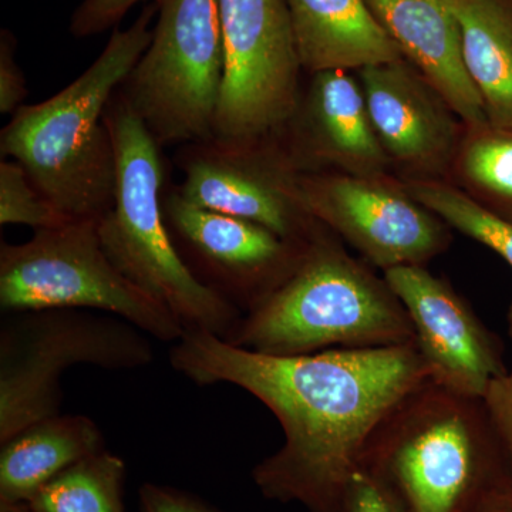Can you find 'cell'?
<instances>
[{
  "label": "cell",
  "mask_w": 512,
  "mask_h": 512,
  "mask_svg": "<svg viewBox=\"0 0 512 512\" xmlns=\"http://www.w3.org/2000/svg\"><path fill=\"white\" fill-rule=\"evenodd\" d=\"M383 276L409 313L431 380L451 392L483 399L488 384L507 373L498 336L453 286L426 266H397Z\"/></svg>",
  "instance_id": "5bb4252c"
},
{
  "label": "cell",
  "mask_w": 512,
  "mask_h": 512,
  "mask_svg": "<svg viewBox=\"0 0 512 512\" xmlns=\"http://www.w3.org/2000/svg\"><path fill=\"white\" fill-rule=\"evenodd\" d=\"M367 111L392 168L403 180L447 181L466 123L409 60L357 70Z\"/></svg>",
  "instance_id": "4fadbf2b"
},
{
  "label": "cell",
  "mask_w": 512,
  "mask_h": 512,
  "mask_svg": "<svg viewBox=\"0 0 512 512\" xmlns=\"http://www.w3.org/2000/svg\"><path fill=\"white\" fill-rule=\"evenodd\" d=\"M447 181L512 221V128L490 121L466 124Z\"/></svg>",
  "instance_id": "ffe728a7"
},
{
  "label": "cell",
  "mask_w": 512,
  "mask_h": 512,
  "mask_svg": "<svg viewBox=\"0 0 512 512\" xmlns=\"http://www.w3.org/2000/svg\"><path fill=\"white\" fill-rule=\"evenodd\" d=\"M302 69L360 70L402 59L366 0H285Z\"/></svg>",
  "instance_id": "e0dca14e"
},
{
  "label": "cell",
  "mask_w": 512,
  "mask_h": 512,
  "mask_svg": "<svg viewBox=\"0 0 512 512\" xmlns=\"http://www.w3.org/2000/svg\"><path fill=\"white\" fill-rule=\"evenodd\" d=\"M177 192L197 207L264 225L286 239L311 242L325 225L298 198V175L278 136L229 144L211 138L178 153Z\"/></svg>",
  "instance_id": "8fae6325"
},
{
  "label": "cell",
  "mask_w": 512,
  "mask_h": 512,
  "mask_svg": "<svg viewBox=\"0 0 512 512\" xmlns=\"http://www.w3.org/2000/svg\"><path fill=\"white\" fill-rule=\"evenodd\" d=\"M328 512H404L376 478L362 467L350 474Z\"/></svg>",
  "instance_id": "cb8c5ba5"
},
{
  "label": "cell",
  "mask_w": 512,
  "mask_h": 512,
  "mask_svg": "<svg viewBox=\"0 0 512 512\" xmlns=\"http://www.w3.org/2000/svg\"><path fill=\"white\" fill-rule=\"evenodd\" d=\"M28 96L25 74L15 59V40L2 32L0 40V113L15 114Z\"/></svg>",
  "instance_id": "4316f807"
},
{
  "label": "cell",
  "mask_w": 512,
  "mask_h": 512,
  "mask_svg": "<svg viewBox=\"0 0 512 512\" xmlns=\"http://www.w3.org/2000/svg\"><path fill=\"white\" fill-rule=\"evenodd\" d=\"M104 121L117 163L116 200L97 224L104 252L131 284L173 313L184 330H207L227 340L244 313L202 284L175 247L163 211L161 147L119 92Z\"/></svg>",
  "instance_id": "5b68a950"
},
{
  "label": "cell",
  "mask_w": 512,
  "mask_h": 512,
  "mask_svg": "<svg viewBox=\"0 0 512 512\" xmlns=\"http://www.w3.org/2000/svg\"><path fill=\"white\" fill-rule=\"evenodd\" d=\"M508 333L512 340V302L507 313ZM485 410L495 433L503 444L512 476V367L510 372L495 377L483 396Z\"/></svg>",
  "instance_id": "d4e9b609"
},
{
  "label": "cell",
  "mask_w": 512,
  "mask_h": 512,
  "mask_svg": "<svg viewBox=\"0 0 512 512\" xmlns=\"http://www.w3.org/2000/svg\"><path fill=\"white\" fill-rule=\"evenodd\" d=\"M140 512H220L178 488L147 483L140 488Z\"/></svg>",
  "instance_id": "83f0119b"
},
{
  "label": "cell",
  "mask_w": 512,
  "mask_h": 512,
  "mask_svg": "<svg viewBox=\"0 0 512 512\" xmlns=\"http://www.w3.org/2000/svg\"><path fill=\"white\" fill-rule=\"evenodd\" d=\"M404 188L424 207L456 229L501 256L512 268V221L494 214L444 180H402Z\"/></svg>",
  "instance_id": "7402d4cb"
},
{
  "label": "cell",
  "mask_w": 512,
  "mask_h": 512,
  "mask_svg": "<svg viewBox=\"0 0 512 512\" xmlns=\"http://www.w3.org/2000/svg\"><path fill=\"white\" fill-rule=\"evenodd\" d=\"M163 211L175 247L192 274L242 313L284 284L311 244L291 241L244 218L197 207L177 190L163 197Z\"/></svg>",
  "instance_id": "7c38bea8"
},
{
  "label": "cell",
  "mask_w": 512,
  "mask_h": 512,
  "mask_svg": "<svg viewBox=\"0 0 512 512\" xmlns=\"http://www.w3.org/2000/svg\"><path fill=\"white\" fill-rule=\"evenodd\" d=\"M473 512H512V481L488 495Z\"/></svg>",
  "instance_id": "f1b7e54d"
},
{
  "label": "cell",
  "mask_w": 512,
  "mask_h": 512,
  "mask_svg": "<svg viewBox=\"0 0 512 512\" xmlns=\"http://www.w3.org/2000/svg\"><path fill=\"white\" fill-rule=\"evenodd\" d=\"M150 336L127 320L84 309L6 313L0 326V444L57 416L74 366L133 370L153 362Z\"/></svg>",
  "instance_id": "8992f818"
},
{
  "label": "cell",
  "mask_w": 512,
  "mask_h": 512,
  "mask_svg": "<svg viewBox=\"0 0 512 512\" xmlns=\"http://www.w3.org/2000/svg\"><path fill=\"white\" fill-rule=\"evenodd\" d=\"M298 198L315 220L383 272L426 266L451 244L446 222L414 200L392 175L301 173Z\"/></svg>",
  "instance_id": "30bf717a"
},
{
  "label": "cell",
  "mask_w": 512,
  "mask_h": 512,
  "mask_svg": "<svg viewBox=\"0 0 512 512\" xmlns=\"http://www.w3.org/2000/svg\"><path fill=\"white\" fill-rule=\"evenodd\" d=\"M144 0H83L82 5L74 10L70 32L76 37L100 35L113 28Z\"/></svg>",
  "instance_id": "484cf974"
},
{
  "label": "cell",
  "mask_w": 512,
  "mask_h": 512,
  "mask_svg": "<svg viewBox=\"0 0 512 512\" xmlns=\"http://www.w3.org/2000/svg\"><path fill=\"white\" fill-rule=\"evenodd\" d=\"M464 64L494 126L512 128V0H448Z\"/></svg>",
  "instance_id": "d6986e66"
},
{
  "label": "cell",
  "mask_w": 512,
  "mask_h": 512,
  "mask_svg": "<svg viewBox=\"0 0 512 512\" xmlns=\"http://www.w3.org/2000/svg\"><path fill=\"white\" fill-rule=\"evenodd\" d=\"M70 222L37 190L25 168L15 160L0 163V224L56 228Z\"/></svg>",
  "instance_id": "603a6c76"
},
{
  "label": "cell",
  "mask_w": 512,
  "mask_h": 512,
  "mask_svg": "<svg viewBox=\"0 0 512 512\" xmlns=\"http://www.w3.org/2000/svg\"><path fill=\"white\" fill-rule=\"evenodd\" d=\"M171 366L191 382L227 383L275 414L284 446L252 471L268 500L328 512L373 431L407 394L431 379L416 343L271 356L188 329L171 349Z\"/></svg>",
  "instance_id": "6da1fadb"
},
{
  "label": "cell",
  "mask_w": 512,
  "mask_h": 512,
  "mask_svg": "<svg viewBox=\"0 0 512 512\" xmlns=\"http://www.w3.org/2000/svg\"><path fill=\"white\" fill-rule=\"evenodd\" d=\"M0 446V504L29 503L64 470L106 450L100 427L79 414L39 421Z\"/></svg>",
  "instance_id": "ac0fdd59"
},
{
  "label": "cell",
  "mask_w": 512,
  "mask_h": 512,
  "mask_svg": "<svg viewBox=\"0 0 512 512\" xmlns=\"http://www.w3.org/2000/svg\"><path fill=\"white\" fill-rule=\"evenodd\" d=\"M384 32L466 124L484 123L483 101L464 64L461 32L448 0H366Z\"/></svg>",
  "instance_id": "2e32d148"
},
{
  "label": "cell",
  "mask_w": 512,
  "mask_h": 512,
  "mask_svg": "<svg viewBox=\"0 0 512 512\" xmlns=\"http://www.w3.org/2000/svg\"><path fill=\"white\" fill-rule=\"evenodd\" d=\"M99 221H70L0 245V308L5 313L84 309L127 320L150 338L175 343L173 313L121 274L104 252Z\"/></svg>",
  "instance_id": "52a82bcc"
},
{
  "label": "cell",
  "mask_w": 512,
  "mask_h": 512,
  "mask_svg": "<svg viewBox=\"0 0 512 512\" xmlns=\"http://www.w3.org/2000/svg\"><path fill=\"white\" fill-rule=\"evenodd\" d=\"M271 356L416 343L412 320L387 284L328 228L312 239L295 272L227 339Z\"/></svg>",
  "instance_id": "277c9868"
},
{
  "label": "cell",
  "mask_w": 512,
  "mask_h": 512,
  "mask_svg": "<svg viewBox=\"0 0 512 512\" xmlns=\"http://www.w3.org/2000/svg\"><path fill=\"white\" fill-rule=\"evenodd\" d=\"M126 463L103 450L64 470L29 501L36 512H126Z\"/></svg>",
  "instance_id": "44dd1931"
},
{
  "label": "cell",
  "mask_w": 512,
  "mask_h": 512,
  "mask_svg": "<svg viewBox=\"0 0 512 512\" xmlns=\"http://www.w3.org/2000/svg\"><path fill=\"white\" fill-rule=\"evenodd\" d=\"M359 467L404 512H473L512 481L483 400L431 379L384 417Z\"/></svg>",
  "instance_id": "3957f363"
},
{
  "label": "cell",
  "mask_w": 512,
  "mask_h": 512,
  "mask_svg": "<svg viewBox=\"0 0 512 512\" xmlns=\"http://www.w3.org/2000/svg\"><path fill=\"white\" fill-rule=\"evenodd\" d=\"M0 512H36L28 503L0 504Z\"/></svg>",
  "instance_id": "f546056e"
},
{
  "label": "cell",
  "mask_w": 512,
  "mask_h": 512,
  "mask_svg": "<svg viewBox=\"0 0 512 512\" xmlns=\"http://www.w3.org/2000/svg\"><path fill=\"white\" fill-rule=\"evenodd\" d=\"M156 9L114 30L86 72L52 99L20 107L0 133L3 158L18 161L69 221H99L113 208L117 163L104 113L150 45Z\"/></svg>",
  "instance_id": "7a4b0ae2"
},
{
  "label": "cell",
  "mask_w": 512,
  "mask_h": 512,
  "mask_svg": "<svg viewBox=\"0 0 512 512\" xmlns=\"http://www.w3.org/2000/svg\"><path fill=\"white\" fill-rule=\"evenodd\" d=\"M150 45L121 84L160 147L214 138L225 74L220 0H158Z\"/></svg>",
  "instance_id": "ba28073f"
},
{
  "label": "cell",
  "mask_w": 512,
  "mask_h": 512,
  "mask_svg": "<svg viewBox=\"0 0 512 512\" xmlns=\"http://www.w3.org/2000/svg\"><path fill=\"white\" fill-rule=\"evenodd\" d=\"M225 74L214 138L278 136L301 94L302 64L285 0H220Z\"/></svg>",
  "instance_id": "9c48e42d"
},
{
  "label": "cell",
  "mask_w": 512,
  "mask_h": 512,
  "mask_svg": "<svg viewBox=\"0 0 512 512\" xmlns=\"http://www.w3.org/2000/svg\"><path fill=\"white\" fill-rule=\"evenodd\" d=\"M279 138L299 173L390 175L362 86L349 70L312 73Z\"/></svg>",
  "instance_id": "9a60e30c"
}]
</instances>
